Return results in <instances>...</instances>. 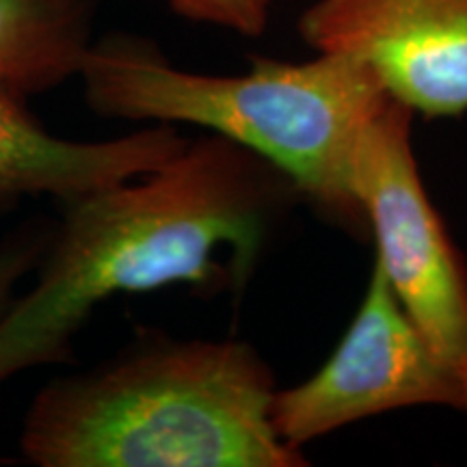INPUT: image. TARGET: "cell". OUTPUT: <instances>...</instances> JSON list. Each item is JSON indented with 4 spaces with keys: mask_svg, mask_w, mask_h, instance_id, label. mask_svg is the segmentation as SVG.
Here are the masks:
<instances>
[{
    "mask_svg": "<svg viewBox=\"0 0 467 467\" xmlns=\"http://www.w3.org/2000/svg\"><path fill=\"white\" fill-rule=\"evenodd\" d=\"M301 202L277 167L210 132L154 171L63 202L37 284L0 314V383L67 361L115 295H241Z\"/></svg>",
    "mask_w": 467,
    "mask_h": 467,
    "instance_id": "1",
    "label": "cell"
},
{
    "mask_svg": "<svg viewBox=\"0 0 467 467\" xmlns=\"http://www.w3.org/2000/svg\"><path fill=\"white\" fill-rule=\"evenodd\" d=\"M275 379L243 340L150 337L35 396L20 452L37 467H303L271 420Z\"/></svg>",
    "mask_w": 467,
    "mask_h": 467,
    "instance_id": "2",
    "label": "cell"
},
{
    "mask_svg": "<svg viewBox=\"0 0 467 467\" xmlns=\"http://www.w3.org/2000/svg\"><path fill=\"white\" fill-rule=\"evenodd\" d=\"M78 76L96 115L219 134L277 167L331 223L368 232L350 191L353 154L389 93L364 63L317 52L309 61L255 57L243 74H197L171 66L150 39L110 33L91 44Z\"/></svg>",
    "mask_w": 467,
    "mask_h": 467,
    "instance_id": "3",
    "label": "cell"
},
{
    "mask_svg": "<svg viewBox=\"0 0 467 467\" xmlns=\"http://www.w3.org/2000/svg\"><path fill=\"white\" fill-rule=\"evenodd\" d=\"M413 113L392 96L368 119L350 191L375 236V262L437 358L467 364V265L431 203L411 145Z\"/></svg>",
    "mask_w": 467,
    "mask_h": 467,
    "instance_id": "4",
    "label": "cell"
},
{
    "mask_svg": "<svg viewBox=\"0 0 467 467\" xmlns=\"http://www.w3.org/2000/svg\"><path fill=\"white\" fill-rule=\"evenodd\" d=\"M463 409L461 379L437 358L372 265L364 299L331 358L307 381L277 389L271 420L292 448L396 409Z\"/></svg>",
    "mask_w": 467,
    "mask_h": 467,
    "instance_id": "5",
    "label": "cell"
},
{
    "mask_svg": "<svg viewBox=\"0 0 467 467\" xmlns=\"http://www.w3.org/2000/svg\"><path fill=\"white\" fill-rule=\"evenodd\" d=\"M299 33L314 52L370 67L413 115L467 113V0H317Z\"/></svg>",
    "mask_w": 467,
    "mask_h": 467,
    "instance_id": "6",
    "label": "cell"
},
{
    "mask_svg": "<svg viewBox=\"0 0 467 467\" xmlns=\"http://www.w3.org/2000/svg\"><path fill=\"white\" fill-rule=\"evenodd\" d=\"M186 143L171 124L110 141H67L31 113L26 93L0 80V210L33 195L63 203L132 180L165 165Z\"/></svg>",
    "mask_w": 467,
    "mask_h": 467,
    "instance_id": "7",
    "label": "cell"
},
{
    "mask_svg": "<svg viewBox=\"0 0 467 467\" xmlns=\"http://www.w3.org/2000/svg\"><path fill=\"white\" fill-rule=\"evenodd\" d=\"M102 0H0V80L26 96L80 74Z\"/></svg>",
    "mask_w": 467,
    "mask_h": 467,
    "instance_id": "8",
    "label": "cell"
},
{
    "mask_svg": "<svg viewBox=\"0 0 467 467\" xmlns=\"http://www.w3.org/2000/svg\"><path fill=\"white\" fill-rule=\"evenodd\" d=\"M169 7L197 25L258 37L271 20L273 0H169Z\"/></svg>",
    "mask_w": 467,
    "mask_h": 467,
    "instance_id": "9",
    "label": "cell"
},
{
    "mask_svg": "<svg viewBox=\"0 0 467 467\" xmlns=\"http://www.w3.org/2000/svg\"><path fill=\"white\" fill-rule=\"evenodd\" d=\"M46 243H48V234L35 227L3 244L0 249V314L9 307L17 282L42 258Z\"/></svg>",
    "mask_w": 467,
    "mask_h": 467,
    "instance_id": "10",
    "label": "cell"
},
{
    "mask_svg": "<svg viewBox=\"0 0 467 467\" xmlns=\"http://www.w3.org/2000/svg\"><path fill=\"white\" fill-rule=\"evenodd\" d=\"M459 379H461V389H463V409L467 411V364L463 370H461Z\"/></svg>",
    "mask_w": 467,
    "mask_h": 467,
    "instance_id": "11",
    "label": "cell"
}]
</instances>
